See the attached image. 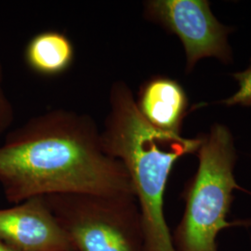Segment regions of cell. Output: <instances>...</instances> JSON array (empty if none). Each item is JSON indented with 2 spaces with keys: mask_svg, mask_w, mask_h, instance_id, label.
Returning a JSON list of instances; mask_svg holds the SVG:
<instances>
[{
  "mask_svg": "<svg viewBox=\"0 0 251 251\" xmlns=\"http://www.w3.org/2000/svg\"><path fill=\"white\" fill-rule=\"evenodd\" d=\"M0 186L12 205L54 195L135 197L124 165L104 150L95 119L63 108L8 132L0 144Z\"/></svg>",
  "mask_w": 251,
  "mask_h": 251,
  "instance_id": "6da1fadb",
  "label": "cell"
},
{
  "mask_svg": "<svg viewBox=\"0 0 251 251\" xmlns=\"http://www.w3.org/2000/svg\"><path fill=\"white\" fill-rule=\"evenodd\" d=\"M100 134L104 150L124 165L130 177L144 226L161 229L167 224L164 197L171 171L180 157L198 152L202 137L184 138L150 125L123 80L111 86Z\"/></svg>",
  "mask_w": 251,
  "mask_h": 251,
  "instance_id": "7a4b0ae2",
  "label": "cell"
},
{
  "mask_svg": "<svg viewBox=\"0 0 251 251\" xmlns=\"http://www.w3.org/2000/svg\"><path fill=\"white\" fill-rule=\"evenodd\" d=\"M198 168L183 193V215L171 233L175 251H218L219 233L232 226L251 224L227 220L234 189L236 153L233 137L225 126L216 124L202 137Z\"/></svg>",
  "mask_w": 251,
  "mask_h": 251,
  "instance_id": "3957f363",
  "label": "cell"
},
{
  "mask_svg": "<svg viewBox=\"0 0 251 251\" xmlns=\"http://www.w3.org/2000/svg\"><path fill=\"white\" fill-rule=\"evenodd\" d=\"M75 251H148L135 197H43Z\"/></svg>",
  "mask_w": 251,
  "mask_h": 251,
  "instance_id": "277c9868",
  "label": "cell"
},
{
  "mask_svg": "<svg viewBox=\"0 0 251 251\" xmlns=\"http://www.w3.org/2000/svg\"><path fill=\"white\" fill-rule=\"evenodd\" d=\"M144 17L178 36L184 48L186 71L198 61L213 57L231 63L228 43L231 28L222 25L206 0H149L144 3Z\"/></svg>",
  "mask_w": 251,
  "mask_h": 251,
  "instance_id": "5b68a950",
  "label": "cell"
},
{
  "mask_svg": "<svg viewBox=\"0 0 251 251\" xmlns=\"http://www.w3.org/2000/svg\"><path fill=\"white\" fill-rule=\"evenodd\" d=\"M0 241L17 251H75L44 198L0 209Z\"/></svg>",
  "mask_w": 251,
  "mask_h": 251,
  "instance_id": "8992f818",
  "label": "cell"
},
{
  "mask_svg": "<svg viewBox=\"0 0 251 251\" xmlns=\"http://www.w3.org/2000/svg\"><path fill=\"white\" fill-rule=\"evenodd\" d=\"M135 101L150 125L166 132L180 133L189 101L178 81L164 75L152 76L142 85Z\"/></svg>",
  "mask_w": 251,
  "mask_h": 251,
  "instance_id": "52a82bcc",
  "label": "cell"
},
{
  "mask_svg": "<svg viewBox=\"0 0 251 251\" xmlns=\"http://www.w3.org/2000/svg\"><path fill=\"white\" fill-rule=\"evenodd\" d=\"M24 59L32 72L45 77H55L72 67L75 47L64 33L53 30L42 31L28 41Z\"/></svg>",
  "mask_w": 251,
  "mask_h": 251,
  "instance_id": "ba28073f",
  "label": "cell"
},
{
  "mask_svg": "<svg viewBox=\"0 0 251 251\" xmlns=\"http://www.w3.org/2000/svg\"><path fill=\"white\" fill-rule=\"evenodd\" d=\"M5 71L0 60V136L9 130L15 119V110L5 90Z\"/></svg>",
  "mask_w": 251,
  "mask_h": 251,
  "instance_id": "9c48e42d",
  "label": "cell"
},
{
  "mask_svg": "<svg viewBox=\"0 0 251 251\" xmlns=\"http://www.w3.org/2000/svg\"><path fill=\"white\" fill-rule=\"evenodd\" d=\"M233 77L239 82V90L231 98L222 100L221 103L251 107V64L245 71L233 74Z\"/></svg>",
  "mask_w": 251,
  "mask_h": 251,
  "instance_id": "30bf717a",
  "label": "cell"
},
{
  "mask_svg": "<svg viewBox=\"0 0 251 251\" xmlns=\"http://www.w3.org/2000/svg\"><path fill=\"white\" fill-rule=\"evenodd\" d=\"M0 251H17L14 250L13 248L9 247L8 245H6L5 243L1 242L0 241Z\"/></svg>",
  "mask_w": 251,
  "mask_h": 251,
  "instance_id": "8fae6325",
  "label": "cell"
}]
</instances>
